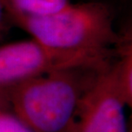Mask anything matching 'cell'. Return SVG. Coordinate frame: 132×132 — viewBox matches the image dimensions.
<instances>
[{"label": "cell", "instance_id": "6da1fadb", "mask_svg": "<svg viewBox=\"0 0 132 132\" xmlns=\"http://www.w3.org/2000/svg\"><path fill=\"white\" fill-rule=\"evenodd\" d=\"M104 68L57 70L2 91L14 112L34 132H69L84 93Z\"/></svg>", "mask_w": 132, "mask_h": 132}, {"label": "cell", "instance_id": "7a4b0ae2", "mask_svg": "<svg viewBox=\"0 0 132 132\" xmlns=\"http://www.w3.org/2000/svg\"><path fill=\"white\" fill-rule=\"evenodd\" d=\"M14 22L32 39L57 51L112 57L120 39L109 9L100 2L70 3L49 15Z\"/></svg>", "mask_w": 132, "mask_h": 132}, {"label": "cell", "instance_id": "277c9868", "mask_svg": "<svg viewBox=\"0 0 132 132\" xmlns=\"http://www.w3.org/2000/svg\"><path fill=\"white\" fill-rule=\"evenodd\" d=\"M127 107L110 63L84 93L69 132H130Z\"/></svg>", "mask_w": 132, "mask_h": 132}, {"label": "cell", "instance_id": "5b68a950", "mask_svg": "<svg viewBox=\"0 0 132 132\" xmlns=\"http://www.w3.org/2000/svg\"><path fill=\"white\" fill-rule=\"evenodd\" d=\"M13 21L49 15L70 4V0H0Z\"/></svg>", "mask_w": 132, "mask_h": 132}, {"label": "cell", "instance_id": "8992f818", "mask_svg": "<svg viewBox=\"0 0 132 132\" xmlns=\"http://www.w3.org/2000/svg\"><path fill=\"white\" fill-rule=\"evenodd\" d=\"M0 132H34L14 112L0 90Z\"/></svg>", "mask_w": 132, "mask_h": 132}, {"label": "cell", "instance_id": "3957f363", "mask_svg": "<svg viewBox=\"0 0 132 132\" xmlns=\"http://www.w3.org/2000/svg\"><path fill=\"white\" fill-rule=\"evenodd\" d=\"M112 57L57 51L32 38L3 45L0 46V90L57 70L104 68Z\"/></svg>", "mask_w": 132, "mask_h": 132}, {"label": "cell", "instance_id": "52a82bcc", "mask_svg": "<svg viewBox=\"0 0 132 132\" xmlns=\"http://www.w3.org/2000/svg\"><path fill=\"white\" fill-rule=\"evenodd\" d=\"M3 13H4V9H3L1 2H0V33H1L3 27Z\"/></svg>", "mask_w": 132, "mask_h": 132}]
</instances>
